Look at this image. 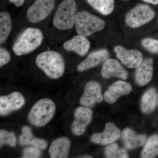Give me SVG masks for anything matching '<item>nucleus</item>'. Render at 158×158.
<instances>
[{"label": "nucleus", "instance_id": "nucleus-26", "mask_svg": "<svg viewBox=\"0 0 158 158\" xmlns=\"http://www.w3.org/2000/svg\"><path fill=\"white\" fill-rule=\"evenodd\" d=\"M5 144L14 147L16 145V138L12 132H8L6 130H0V147Z\"/></svg>", "mask_w": 158, "mask_h": 158}, {"label": "nucleus", "instance_id": "nucleus-15", "mask_svg": "<svg viewBox=\"0 0 158 158\" xmlns=\"http://www.w3.org/2000/svg\"><path fill=\"white\" fill-rule=\"evenodd\" d=\"M90 41L87 37L78 34L63 44V48L68 52H74L83 57L88 53L90 48Z\"/></svg>", "mask_w": 158, "mask_h": 158}, {"label": "nucleus", "instance_id": "nucleus-29", "mask_svg": "<svg viewBox=\"0 0 158 158\" xmlns=\"http://www.w3.org/2000/svg\"><path fill=\"white\" fill-rule=\"evenodd\" d=\"M11 55L9 51L4 48H0V67L8 64L11 60Z\"/></svg>", "mask_w": 158, "mask_h": 158}, {"label": "nucleus", "instance_id": "nucleus-9", "mask_svg": "<svg viewBox=\"0 0 158 158\" xmlns=\"http://www.w3.org/2000/svg\"><path fill=\"white\" fill-rule=\"evenodd\" d=\"M116 56L123 65L129 68H137L143 61V55L137 49H128L121 45L115 47Z\"/></svg>", "mask_w": 158, "mask_h": 158}, {"label": "nucleus", "instance_id": "nucleus-25", "mask_svg": "<svg viewBox=\"0 0 158 158\" xmlns=\"http://www.w3.org/2000/svg\"><path fill=\"white\" fill-rule=\"evenodd\" d=\"M106 157L108 158H129L127 152L124 148H120L116 143L108 145L105 150Z\"/></svg>", "mask_w": 158, "mask_h": 158}, {"label": "nucleus", "instance_id": "nucleus-12", "mask_svg": "<svg viewBox=\"0 0 158 158\" xmlns=\"http://www.w3.org/2000/svg\"><path fill=\"white\" fill-rule=\"evenodd\" d=\"M121 132L114 123L108 122L106 123L103 132L94 134L90 138L93 143L101 145L112 144L120 138Z\"/></svg>", "mask_w": 158, "mask_h": 158}, {"label": "nucleus", "instance_id": "nucleus-7", "mask_svg": "<svg viewBox=\"0 0 158 158\" xmlns=\"http://www.w3.org/2000/svg\"><path fill=\"white\" fill-rule=\"evenodd\" d=\"M55 4V0H35L27 11V19L32 23L42 21L50 14Z\"/></svg>", "mask_w": 158, "mask_h": 158}, {"label": "nucleus", "instance_id": "nucleus-8", "mask_svg": "<svg viewBox=\"0 0 158 158\" xmlns=\"http://www.w3.org/2000/svg\"><path fill=\"white\" fill-rule=\"evenodd\" d=\"M74 116L71 127L72 133L75 135H81L91 122L93 112L88 107H79L75 111Z\"/></svg>", "mask_w": 158, "mask_h": 158}, {"label": "nucleus", "instance_id": "nucleus-31", "mask_svg": "<svg viewBox=\"0 0 158 158\" xmlns=\"http://www.w3.org/2000/svg\"><path fill=\"white\" fill-rule=\"evenodd\" d=\"M145 2L150 3L153 5H158V0H142Z\"/></svg>", "mask_w": 158, "mask_h": 158}, {"label": "nucleus", "instance_id": "nucleus-6", "mask_svg": "<svg viewBox=\"0 0 158 158\" xmlns=\"http://www.w3.org/2000/svg\"><path fill=\"white\" fill-rule=\"evenodd\" d=\"M155 11L146 4H138L126 15V24L131 28H137L152 20L155 16Z\"/></svg>", "mask_w": 158, "mask_h": 158}, {"label": "nucleus", "instance_id": "nucleus-13", "mask_svg": "<svg viewBox=\"0 0 158 158\" xmlns=\"http://www.w3.org/2000/svg\"><path fill=\"white\" fill-rule=\"evenodd\" d=\"M110 54L107 50L102 48L93 51L77 66L78 71L82 72L96 67L104 63L109 58Z\"/></svg>", "mask_w": 158, "mask_h": 158}, {"label": "nucleus", "instance_id": "nucleus-5", "mask_svg": "<svg viewBox=\"0 0 158 158\" xmlns=\"http://www.w3.org/2000/svg\"><path fill=\"white\" fill-rule=\"evenodd\" d=\"M75 25L78 34L87 37L103 30L106 23L98 16L84 11L77 13Z\"/></svg>", "mask_w": 158, "mask_h": 158}, {"label": "nucleus", "instance_id": "nucleus-2", "mask_svg": "<svg viewBox=\"0 0 158 158\" xmlns=\"http://www.w3.org/2000/svg\"><path fill=\"white\" fill-rule=\"evenodd\" d=\"M43 39L41 30L37 28H27L16 40L12 46V50L17 56L27 55L39 47Z\"/></svg>", "mask_w": 158, "mask_h": 158}, {"label": "nucleus", "instance_id": "nucleus-20", "mask_svg": "<svg viewBox=\"0 0 158 158\" xmlns=\"http://www.w3.org/2000/svg\"><path fill=\"white\" fill-rule=\"evenodd\" d=\"M22 135L19 138V144L22 146L31 145L40 149H45L47 143L45 140L36 138L32 134V129L28 126H24L22 129Z\"/></svg>", "mask_w": 158, "mask_h": 158}, {"label": "nucleus", "instance_id": "nucleus-16", "mask_svg": "<svg viewBox=\"0 0 158 158\" xmlns=\"http://www.w3.org/2000/svg\"><path fill=\"white\" fill-rule=\"evenodd\" d=\"M132 90V88L130 83L124 81H117L105 92V100L109 103H114L120 97L128 94Z\"/></svg>", "mask_w": 158, "mask_h": 158}, {"label": "nucleus", "instance_id": "nucleus-11", "mask_svg": "<svg viewBox=\"0 0 158 158\" xmlns=\"http://www.w3.org/2000/svg\"><path fill=\"white\" fill-rule=\"evenodd\" d=\"M25 103L23 96L19 92H14L0 97V114L6 116L20 109Z\"/></svg>", "mask_w": 158, "mask_h": 158}, {"label": "nucleus", "instance_id": "nucleus-24", "mask_svg": "<svg viewBox=\"0 0 158 158\" xmlns=\"http://www.w3.org/2000/svg\"><path fill=\"white\" fill-rule=\"evenodd\" d=\"M158 155V135H154L148 139L141 152L143 158H152Z\"/></svg>", "mask_w": 158, "mask_h": 158}, {"label": "nucleus", "instance_id": "nucleus-19", "mask_svg": "<svg viewBox=\"0 0 158 158\" xmlns=\"http://www.w3.org/2000/svg\"><path fill=\"white\" fill-rule=\"evenodd\" d=\"M122 138L126 148L133 149L145 144L147 140L144 135H138L130 128L125 129L123 131Z\"/></svg>", "mask_w": 158, "mask_h": 158}, {"label": "nucleus", "instance_id": "nucleus-22", "mask_svg": "<svg viewBox=\"0 0 158 158\" xmlns=\"http://www.w3.org/2000/svg\"><path fill=\"white\" fill-rule=\"evenodd\" d=\"M12 22L8 12L2 11L0 13V44L6 42L11 33Z\"/></svg>", "mask_w": 158, "mask_h": 158}, {"label": "nucleus", "instance_id": "nucleus-14", "mask_svg": "<svg viewBox=\"0 0 158 158\" xmlns=\"http://www.w3.org/2000/svg\"><path fill=\"white\" fill-rule=\"evenodd\" d=\"M101 73L105 79L115 77L126 80L128 77L127 72L117 60L109 58L103 64Z\"/></svg>", "mask_w": 158, "mask_h": 158}, {"label": "nucleus", "instance_id": "nucleus-33", "mask_svg": "<svg viewBox=\"0 0 158 158\" xmlns=\"http://www.w3.org/2000/svg\"></svg>", "mask_w": 158, "mask_h": 158}, {"label": "nucleus", "instance_id": "nucleus-4", "mask_svg": "<svg viewBox=\"0 0 158 158\" xmlns=\"http://www.w3.org/2000/svg\"><path fill=\"white\" fill-rule=\"evenodd\" d=\"M77 10L75 0H63L55 13L53 24L56 28L62 31L69 30L74 26Z\"/></svg>", "mask_w": 158, "mask_h": 158}, {"label": "nucleus", "instance_id": "nucleus-30", "mask_svg": "<svg viewBox=\"0 0 158 158\" xmlns=\"http://www.w3.org/2000/svg\"><path fill=\"white\" fill-rule=\"evenodd\" d=\"M25 0H9L10 2L14 4L16 7H19L22 6Z\"/></svg>", "mask_w": 158, "mask_h": 158}, {"label": "nucleus", "instance_id": "nucleus-3", "mask_svg": "<svg viewBox=\"0 0 158 158\" xmlns=\"http://www.w3.org/2000/svg\"><path fill=\"white\" fill-rule=\"evenodd\" d=\"M56 111V105L52 100L47 98L41 99L31 108L28 115V120L34 126L43 127L52 120Z\"/></svg>", "mask_w": 158, "mask_h": 158}, {"label": "nucleus", "instance_id": "nucleus-18", "mask_svg": "<svg viewBox=\"0 0 158 158\" xmlns=\"http://www.w3.org/2000/svg\"><path fill=\"white\" fill-rule=\"evenodd\" d=\"M71 141L66 137H61L52 141L49 148V153L52 158H66L68 157Z\"/></svg>", "mask_w": 158, "mask_h": 158}, {"label": "nucleus", "instance_id": "nucleus-28", "mask_svg": "<svg viewBox=\"0 0 158 158\" xmlns=\"http://www.w3.org/2000/svg\"><path fill=\"white\" fill-rule=\"evenodd\" d=\"M41 156V152L39 148L35 147L26 148L23 151V158H38Z\"/></svg>", "mask_w": 158, "mask_h": 158}, {"label": "nucleus", "instance_id": "nucleus-1", "mask_svg": "<svg viewBox=\"0 0 158 158\" xmlns=\"http://www.w3.org/2000/svg\"><path fill=\"white\" fill-rule=\"evenodd\" d=\"M36 65L50 78L58 79L63 76L65 71V62L60 53L47 51L36 57Z\"/></svg>", "mask_w": 158, "mask_h": 158}, {"label": "nucleus", "instance_id": "nucleus-17", "mask_svg": "<svg viewBox=\"0 0 158 158\" xmlns=\"http://www.w3.org/2000/svg\"><path fill=\"white\" fill-rule=\"evenodd\" d=\"M153 64L152 59H145L137 67L135 73V81L137 85L144 86L152 81L153 73Z\"/></svg>", "mask_w": 158, "mask_h": 158}, {"label": "nucleus", "instance_id": "nucleus-32", "mask_svg": "<svg viewBox=\"0 0 158 158\" xmlns=\"http://www.w3.org/2000/svg\"><path fill=\"white\" fill-rule=\"evenodd\" d=\"M81 158H92V157L90 156H83Z\"/></svg>", "mask_w": 158, "mask_h": 158}, {"label": "nucleus", "instance_id": "nucleus-10", "mask_svg": "<svg viewBox=\"0 0 158 158\" xmlns=\"http://www.w3.org/2000/svg\"><path fill=\"white\" fill-rule=\"evenodd\" d=\"M101 87L96 81H90L85 86L84 93L80 98V103L85 106L91 107L96 103L102 101Z\"/></svg>", "mask_w": 158, "mask_h": 158}, {"label": "nucleus", "instance_id": "nucleus-21", "mask_svg": "<svg viewBox=\"0 0 158 158\" xmlns=\"http://www.w3.org/2000/svg\"><path fill=\"white\" fill-rule=\"evenodd\" d=\"M157 94L154 88L148 90L141 98V108L143 113H151L155 109L156 105Z\"/></svg>", "mask_w": 158, "mask_h": 158}, {"label": "nucleus", "instance_id": "nucleus-23", "mask_svg": "<svg viewBox=\"0 0 158 158\" xmlns=\"http://www.w3.org/2000/svg\"><path fill=\"white\" fill-rule=\"evenodd\" d=\"M93 9L104 15H108L114 9V0H86Z\"/></svg>", "mask_w": 158, "mask_h": 158}, {"label": "nucleus", "instance_id": "nucleus-27", "mask_svg": "<svg viewBox=\"0 0 158 158\" xmlns=\"http://www.w3.org/2000/svg\"><path fill=\"white\" fill-rule=\"evenodd\" d=\"M141 44L145 49L152 53L158 54V40L152 38L142 40Z\"/></svg>", "mask_w": 158, "mask_h": 158}]
</instances>
